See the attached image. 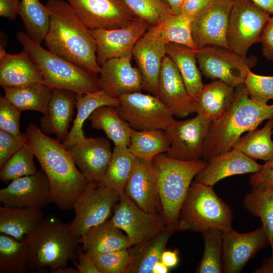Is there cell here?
Instances as JSON below:
<instances>
[{
    "mask_svg": "<svg viewBox=\"0 0 273 273\" xmlns=\"http://www.w3.org/2000/svg\"><path fill=\"white\" fill-rule=\"evenodd\" d=\"M23 143L33 152L49 179L52 203L62 211L72 209L88 181L68 150L57 138L50 137L33 123L23 133Z\"/></svg>",
    "mask_w": 273,
    "mask_h": 273,
    "instance_id": "6da1fadb",
    "label": "cell"
},
{
    "mask_svg": "<svg viewBox=\"0 0 273 273\" xmlns=\"http://www.w3.org/2000/svg\"><path fill=\"white\" fill-rule=\"evenodd\" d=\"M50 24L44 39L48 49L86 70L99 74L97 44L91 30L65 0H48Z\"/></svg>",
    "mask_w": 273,
    "mask_h": 273,
    "instance_id": "7a4b0ae2",
    "label": "cell"
},
{
    "mask_svg": "<svg viewBox=\"0 0 273 273\" xmlns=\"http://www.w3.org/2000/svg\"><path fill=\"white\" fill-rule=\"evenodd\" d=\"M273 117V104L252 100L242 83L235 87L234 100L228 112L212 124L203 143L204 160L207 161L232 150L241 135L251 131L263 121Z\"/></svg>",
    "mask_w": 273,
    "mask_h": 273,
    "instance_id": "3957f363",
    "label": "cell"
},
{
    "mask_svg": "<svg viewBox=\"0 0 273 273\" xmlns=\"http://www.w3.org/2000/svg\"><path fill=\"white\" fill-rule=\"evenodd\" d=\"M28 255V272H51L77 258L79 243L70 223L54 215L44 217L24 238Z\"/></svg>",
    "mask_w": 273,
    "mask_h": 273,
    "instance_id": "277c9868",
    "label": "cell"
},
{
    "mask_svg": "<svg viewBox=\"0 0 273 273\" xmlns=\"http://www.w3.org/2000/svg\"><path fill=\"white\" fill-rule=\"evenodd\" d=\"M16 37L23 49L40 70L44 84L80 95L101 89L98 74L45 49L31 40L23 31L18 32Z\"/></svg>",
    "mask_w": 273,
    "mask_h": 273,
    "instance_id": "5b68a950",
    "label": "cell"
},
{
    "mask_svg": "<svg viewBox=\"0 0 273 273\" xmlns=\"http://www.w3.org/2000/svg\"><path fill=\"white\" fill-rule=\"evenodd\" d=\"M156 177L162 214L168 226L175 228L179 213L195 177L206 161H183L167 156H156L152 161Z\"/></svg>",
    "mask_w": 273,
    "mask_h": 273,
    "instance_id": "8992f818",
    "label": "cell"
},
{
    "mask_svg": "<svg viewBox=\"0 0 273 273\" xmlns=\"http://www.w3.org/2000/svg\"><path fill=\"white\" fill-rule=\"evenodd\" d=\"M233 211L214 191L193 180L181 207L176 230L203 232L215 229L222 233L232 229Z\"/></svg>",
    "mask_w": 273,
    "mask_h": 273,
    "instance_id": "52a82bcc",
    "label": "cell"
},
{
    "mask_svg": "<svg viewBox=\"0 0 273 273\" xmlns=\"http://www.w3.org/2000/svg\"><path fill=\"white\" fill-rule=\"evenodd\" d=\"M196 57L199 69L205 77L234 87L244 83L248 72L257 62L256 56H243L230 48L215 46L198 49Z\"/></svg>",
    "mask_w": 273,
    "mask_h": 273,
    "instance_id": "ba28073f",
    "label": "cell"
},
{
    "mask_svg": "<svg viewBox=\"0 0 273 273\" xmlns=\"http://www.w3.org/2000/svg\"><path fill=\"white\" fill-rule=\"evenodd\" d=\"M120 194L103 184L88 183L74 201V217L70 222L77 240L90 228L104 222L111 216Z\"/></svg>",
    "mask_w": 273,
    "mask_h": 273,
    "instance_id": "9c48e42d",
    "label": "cell"
},
{
    "mask_svg": "<svg viewBox=\"0 0 273 273\" xmlns=\"http://www.w3.org/2000/svg\"><path fill=\"white\" fill-rule=\"evenodd\" d=\"M270 15L249 0H234L227 31L229 48L247 56L252 46L260 42Z\"/></svg>",
    "mask_w": 273,
    "mask_h": 273,
    "instance_id": "30bf717a",
    "label": "cell"
},
{
    "mask_svg": "<svg viewBox=\"0 0 273 273\" xmlns=\"http://www.w3.org/2000/svg\"><path fill=\"white\" fill-rule=\"evenodd\" d=\"M120 105L115 108L118 115L135 130H164L174 120V115L151 94L134 92L119 97Z\"/></svg>",
    "mask_w": 273,
    "mask_h": 273,
    "instance_id": "8fae6325",
    "label": "cell"
},
{
    "mask_svg": "<svg viewBox=\"0 0 273 273\" xmlns=\"http://www.w3.org/2000/svg\"><path fill=\"white\" fill-rule=\"evenodd\" d=\"M113 210L110 221L127 235L131 246L153 238L168 226L162 214L142 209L124 193Z\"/></svg>",
    "mask_w": 273,
    "mask_h": 273,
    "instance_id": "7c38bea8",
    "label": "cell"
},
{
    "mask_svg": "<svg viewBox=\"0 0 273 273\" xmlns=\"http://www.w3.org/2000/svg\"><path fill=\"white\" fill-rule=\"evenodd\" d=\"M212 124L209 118L200 114L184 120L174 119L164 130L170 144L165 154L183 161L201 159L203 143Z\"/></svg>",
    "mask_w": 273,
    "mask_h": 273,
    "instance_id": "4fadbf2b",
    "label": "cell"
},
{
    "mask_svg": "<svg viewBox=\"0 0 273 273\" xmlns=\"http://www.w3.org/2000/svg\"><path fill=\"white\" fill-rule=\"evenodd\" d=\"M234 0H214L194 16L192 35L197 49L210 46L229 48L227 31Z\"/></svg>",
    "mask_w": 273,
    "mask_h": 273,
    "instance_id": "5bb4252c",
    "label": "cell"
},
{
    "mask_svg": "<svg viewBox=\"0 0 273 273\" xmlns=\"http://www.w3.org/2000/svg\"><path fill=\"white\" fill-rule=\"evenodd\" d=\"M90 30L113 29L129 24L135 16L123 0H65Z\"/></svg>",
    "mask_w": 273,
    "mask_h": 273,
    "instance_id": "9a60e30c",
    "label": "cell"
},
{
    "mask_svg": "<svg viewBox=\"0 0 273 273\" xmlns=\"http://www.w3.org/2000/svg\"><path fill=\"white\" fill-rule=\"evenodd\" d=\"M151 26L135 16L129 24L121 28L91 30L97 47L98 64L101 66L110 59L132 56L135 44Z\"/></svg>",
    "mask_w": 273,
    "mask_h": 273,
    "instance_id": "2e32d148",
    "label": "cell"
},
{
    "mask_svg": "<svg viewBox=\"0 0 273 273\" xmlns=\"http://www.w3.org/2000/svg\"><path fill=\"white\" fill-rule=\"evenodd\" d=\"M0 201L7 207L42 209L52 203L49 179L41 169L11 181L0 190Z\"/></svg>",
    "mask_w": 273,
    "mask_h": 273,
    "instance_id": "e0dca14e",
    "label": "cell"
},
{
    "mask_svg": "<svg viewBox=\"0 0 273 273\" xmlns=\"http://www.w3.org/2000/svg\"><path fill=\"white\" fill-rule=\"evenodd\" d=\"M269 246L268 238L262 226L247 233L233 229L223 233V272H241L251 259Z\"/></svg>",
    "mask_w": 273,
    "mask_h": 273,
    "instance_id": "ac0fdd59",
    "label": "cell"
},
{
    "mask_svg": "<svg viewBox=\"0 0 273 273\" xmlns=\"http://www.w3.org/2000/svg\"><path fill=\"white\" fill-rule=\"evenodd\" d=\"M67 150L88 183H103L112 155L107 139L85 137Z\"/></svg>",
    "mask_w": 273,
    "mask_h": 273,
    "instance_id": "d6986e66",
    "label": "cell"
},
{
    "mask_svg": "<svg viewBox=\"0 0 273 273\" xmlns=\"http://www.w3.org/2000/svg\"><path fill=\"white\" fill-rule=\"evenodd\" d=\"M132 55L108 60L101 66L99 76L101 89L112 97L141 92L143 79L138 67H133Z\"/></svg>",
    "mask_w": 273,
    "mask_h": 273,
    "instance_id": "ffe728a7",
    "label": "cell"
},
{
    "mask_svg": "<svg viewBox=\"0 0 273 273\" xmlns=\"http://www.w3.org/2000/svg\"><path fill=\"white\" fill-rule=\"evenodd\" d=\"M156 96L174 116L185 118L192 113V100L177 68L167 55L162 62Z\"/></svg>",
    "mask_w": 273,
    "mask_h": 273,
    "instance_id": "44dd1931",
    "label": "cell"
},
{
    "mask_svg": "<svg viewBox=\"0 0 273 273\" xmlns=\"http://www.w3.org/2000/svg\"><path fill=\"white\" fill-rule=\"evenodd\" d=\"M167 55L166 44L149 29L138 41L132 56L141 72L143 89L156 96L163 60Z\"/></svg>",
    "mask_w": 273,
    "mask_h": 273,
    "instance_id": "7402d4cb",
    "label": "cell"
},
{
    "mask_svg": "<svg viewBox=\"0 0 273 273\" xmlns=\"http://www.w3.org/2000/svg\"><path fill=\"white\" fill-rule=\"evenodd\" d=\"M262 165L235 149L207 161L194 180L213 187L220 180L235 175L253 173L259 171Z\"/></svg>",
    "mask_w": 273,
    "mask_h": 273,
    "instance_id": "603a6c76",
    "label": "cell"
},
{
    "mask_svg": "<svg viewBox=\"0 0 273 273\" xmlns=\"http://www.w3.org/2000/svg\"><path fill=\"white\" fill-rule=\"evenodd\" d=\"M124 193L142 209L162 214L156 177L152 161L136 158L134 169L127 182Z\"/></svg>",
    "mask_w": 273,
    "mask_h": 273,
    "instance_id": "cb8c5ba5",
    "label": "cell"
},
{
    "mask_svg": "<svg viewBox=\"0 0 273 273\" xmlns=\"http://www.w3.org/2000/svg\"><path fill=\"white\" fill-rule=\"evenodd\" d=\"M52 88V95L46 112L39 119L40 125L43 132L55 134L63 143L69 132L77 94L65 89Z\"/></svg>",
    "mask_w": 273,
    "mask_h": 273,
    "instance_id": "d4e9b609",
    "label": "cell"
},
{
    "mask_svg": "<svg viewBox=\"0 0 273 273\" xmlns=\"http://www.w3.org/2000/svg\"><path fill=\"white\" fill-rule=\"evenodd\" d=\"M235 87L214 80L204 84L198 96L192 100V113L209 118L212 124L218 123L229 109L234 98Z\"/></svg>",
    "mask_w": 273,
    "mask_h": 273,
    "instance_id": "484cf974",
    "label": "cell"
},
{
    "mask_svg": "<svg viewBox=\"0 0 273 273\" xmlns=\"http://www.w3.org/2000/svg\"><path fill=\"white\" fill-rule=\"evenodd\" d=\"M78 242L82 244L81 248L90 258L131 246L127 235L110 219L89 229Z\"/></svg>",
    "mask_w": 273,
    "mask_h": 273,
    "instance_id": "4316f807",
    "label": "cell"
},
{
    "mask_svg": "<svg viewBox=\"0 0 273 273\" xmlns=\"http://www.w3.org/2000/svg\"><path fill=\"white\" fill-rule=\"evenodd\" d=\"M43 75L24 50L0 59V85L4 88L43 84Z\"/></svg>",
    "mask_w": 273,
    "mask_h": 273,
    "instance_id": "83f0119b",
    "label": "cell"
},
{
    "mask_svg": "<svg viewBox=\"0 0 273 273\" xmlns=\"http://www.w3.org/2000/svg\"><path fill=\"white\" fill-rule=\"evenodd\" d=\"M120 103L119 98L112 97L102 89L83 95L77 94L76 117L67 139L62 143L63 146L68 149L85 138L83 130V124L96 109L102 106L116 108Z\"/></svg>",
    "mask_w": 273,
    "mask_h": 273,
    "instance_id": "f1b7e54d",
    "label": "cell"
},
{
    "mask_svg": "<svg viewBox=\"0 0 273 273\" xmlns=\"http://www.w3.org/2000/svg\"><path fill=\"white\" fill-rule=\"evenodd\" d=\"M175 231V228L167 226L153 238L129 248L130 260L126 273H152L154 265L160 261L162 253Z\"/></svg>",
    "mask_w": 273,
    "mask_h": 273,
    "instance_id": "f546056e",
    "label": "cell"
},
{
    "mask_svg": "<svg viewBox=\"0 0 273 273\" xmlns=\"http://www.w3.org/2000/svg\"><path fill=\"white\" fill-rule=\"evenodd\" d=\"M44 218L42 209L0 207V233L22 241Z\"/></svg>",
    "mask_w": 273,
    "mask_h": 273,
    "instance_id": "4dcf8cb0",
    "label": "cell"
},
{
    "mask_svg": "<svg viewBox=\"0 0 273 273\" xmlns=\"http://www.w3.org/2000/svg\"><path fill=\"white\" fill-rule=\"evenodd\" d=\"M166 48L167 55L177 68L189 95L192 100L195 99L204 86L197 65V51L173 42L166 43Z\"/></svg>",
    "mask_w": 273,
    "mask_h": 273,
    "instance_id": "1f68e13d",
    "label": "cell"
},
{
    "mask_svg": "<svg viewBox=\"0 0 273 273\" xmlns=\"http://www.w3.org/2000/svg\"><path fill=\"white\" fill-rule=\"evenodd\" d=\"M193 18L181 13H169L158 24L151 26L149 30L165 44L175 43L196 51L198 49L191 31Z\"/></svg>",
    "mask_w": 273,
    "mask_h": 273,
    "instance_id": "d6a6232c",
    "label": "cell"
},
{
    "mask_svg": "<svg viewBox=\"0 0 273 273\" xmlns=\"http://www.w3.org/2000/svg\"><path fill=\"white\" fill-rule=\"evenodd\" d=\"M88 120L93 128L103 130L115 146H129L132 128L118 115L114 107H99Z\"/></svg>",
    "mask_w": 273,
    "mask_h": 273,
    "instance_id": "836d02e7",
    "label": "cell"
},
{
    "mask_svg": "<svg viewBox=\"0 0 273 273\" xmlns=\"http://www.w3.org/2000/svg\"><path fill=\"white\" fill-rule=\"evenodd\" d=\"M4 98L21 112L34 110L43 114L52 95V88L36 83L4 88Z\"/></svg>",
    "mask_w": 273,
    "mask_h": 273,
    "instance_id": "e575fe53",
    "label": "cell"
},
{
    "mask_svg": "<svg viewBox=\"0 0 273 273\" xmlns=\"http://www.w3.org/2000/svg\"><path fill=\"white\" fill-rule=\"evenodd\" d=\"M251 187V190L243 200V204L250 213L260 218L271 247L270 258L273 259V190L262 185Z\"/></svg>",
    "mask_w": 273,
    "mask_h": 273,
    "instance_id": "d590c367",
    "label": "cell"
},
{
    "mask_svg": "<svg viewBox=\"0 0 273 273\" xmlns=\"http://www.w3.org/2000/svg\"><path fill=\"white\" fill-rule=\"evenodd\" d=\"M273 117L261 129H254L241 136L233 147L253 159L267 162L273 159Z\"/></svg>",
    "mask_w": 273,
    "mask_h": 273,
    "instance_id": "8d00e7d4",
    "label": "cell"
},
{
    "mask_svg": "<svg viewBox=\"0 0 273 273\" xmlns=\"http://www.w3.org/2000/svg\"><path fill=\"white\" fill-rule=\"evenodd\" d=\"M170 142L163 129L137 130L132 128L128 150L135 157L152 161L157 155L166 153Z\"/></svg>",
    "mask_w": 273,
    "mask_h": 273,
    "instance_id": "74e56055",
    "label": "cell"
},
{
    "mask_svg": "<svg viewBox=\"0 0 273 273\" xmlns=\"http://www.w3.org/2000/svg\"><path fill=\"white\" fill-rule=\"evenodd\" d=\"M136 160V157L131 153L128 147L115 146L102 184L116 191L120 195L123 194Z\"/></svg>",
    "mask_w": 273,
    "mask_h": 273,
    "instance_id": "f35d334b",
    "label": "cell"
},
{
    "mask_svg": "<svg viewBox=\"0 0 273 273\" xmlns=\"http://www.w3.org/2000/svg\"><path fill=\"white\" fill-rule=\"evenodd\" d=\"M18 15L23 22L27 36L41 44L50 24L49 13L46 5L39 0H20Z\"/></svg>",
    "mask_w": 273,
    "mask_h": 273,
    "instance_id": "ab89813d",
    "label": "cell"
},
{
    "mask_svg": "<svg viewBox=\"0 0 273 273\" xmlns=\"http://www.w3.org/2000/svg\"><path fill=\"white\" fill-rule=\"evenodd\" d=\"M28 251L24 239L19 241L1 233L0 272L24 273L28 272Z\"/></svg>",
    "mask_w": 273,
    "mask_h": 273,
    "instance_id": "60d3db41",
    "label": "cell"
},
{
    "mask_svg": "<svg viewBox=\"0 0 273 273\" xmlns=\"http://www.w3.org/2000/svg\"><path fill=\"white\" fill-rule=\"evenodd\" d=\"M202 233L204 240V252L195 272H223V233L217 229H209Z\"/></svg>",
    "mask_w": 273,
    "mask_h": 273,
    "instance_id": "b9f144b4",
    "label": "cell"
},
{
    "mask_svg": "<svg viewBox=\"0 0 273 273\" xmlns=\"http://www.w3.org/2000/svg\"><path fill=\"white\" fill-rule=\"evenodd\" d=\"M33 152L23 145L0 168L1 181L8 183L24 176L32 175L38 171L34 161Z\"/></svg>",
    "mask_w": 273,
    "mask_h": 273,
    "instance_id": "7bdbcfd3",
    "label": "cell"
},
{
    "mask_svg": "<svg viewBox=\"0 0 273 273\" xmlns=\"http://www.w3.org/2000/svg\"><path fill=\"white\" fill-rule=\"evenodd\" d=\"M123 1L135 16L145 20L152 26L158 24L166 15L172 13L160 0Z\"/></svg>",
    "mask_w": 273,
    "mask_h": 273,
    "instance_id": "ee69618b",
    "label": "cell"
},
{
    "mask_svg": "<svg viewBox=\"0 0 273 273\" xmlns=\"http://www.w3.org/2000/svg\"><path fill=\"white\" fill-rule=\"evenodd\" d=\"M245 88L253 101L261 104H267L273 99V76L255 74L250 70L244 81Z\"/></svg>",
    "mask_w": 273,
    "mask_h": 273,
    "instance_id": "f6af8a7d",
    "label": "cell"
},
{
    "mask_svg": "<svg viewBox=\"0 0 273 273\" xmlns=\"http://www.w3.org/2000/svg\"><path fill=\"white\" fill-rule=\"evenodd\" d=\"M128 249L97 255L91 258L100 273H126L130 260Z\"/></svg>",
    "mask_w": 273,
    "mask_h": 273,
    "instance_id": "bcb514c9",
    "label": "cell"
},
{
    "mask_svg": "<svg viewBox=\"0 0 273 273\" xmlns=\"http://www.w3.org/2000/svg\"><path fill=\"white\" fill-rule=\"evenodd\" d=\"M21 112L15 106L0 97V129L17 136H22L20 131Z\"/></svg>",
    "mask_w": 273,
    "mask_h": 273,
    "instance_id": "7dc6e473",
    "label": "cell"
},
{
    "mask_svg": "<svg viewBox=\"0 0 273 273\" xmlns=\"http://www.w3.org/2000/svg\"><path fill=\"white\" fill-rule=\"evenodd\" d=\"M23 145V134L17 136L0 129V168Z\"/></svg>",
    "mask_w": 273,
    "mask_h": 273,
    "instance_id": "c3c4849f",
    "label": "cell"
},
{
    "mask_svg": "<svg viewBox=\"0 0 273 273\" xmlns=\"http://www.w3.org/2000/svg\"><path fill=\"white\" fill-rule=\"evenodd\" d=\"M250 184L251 186L262 185L273 190V159L265 162L259 171L251 174Z\"/></svg>",
    "mask_w": 273,
    "mask_h": 273,
    "instance_id": "681fc988",
    "label": "cell"
},
{
    "mask_svg": "<svg viewBox=\"0 0 273 273\" xmlns=\"http://www.w3.org/2000/svg\"><path fill=\"white\" fill-rule=\"evenodd\" d=\"M259 42L263 57L268 60L273 61V15L265 25Z\"/></svg>",
    "mask_w": 273,
    "mask_h": 273,
    "instance_id": "f907efd6",
    "label": "cell"
},
{
    "mask_svg": "<svg viewBox=\"0 0 273 273\" xmlns=\"http://www.w3.org/2000/svg\"><path fill=\"white\" fill-rule=\"evenodd\" d=\"M77 261H73L79 273H100L92 258L79 247L77 251Z\"/></svg>",
    "mask_w": 273,
    "mask_h": 273,
    "instance_id": "816d5d0a",
    "label": "cell"
},
{
    "mask_svg": "<svg viewBox=\"0 0 273 273\" xmlns=\"http://www.w3.org/2000/svg\"><path fill=\"white\" fill-rule=\"evenodd\" d=\"M20 0H0V16L13 20L19 14Z\"/></svg>",
    "mask_w": 273,
    "mask_h": 273,
    "instance_id": "f5cc1de1",
    "label": "cell"
},
{
    "mask_svg": "<svg viewBox=\"0 0 273 273\" xmlns=\"http://www.w3.org/2000/svg\"><path fill=\"white\" fill-rule=\"evenodd\" d=\"M214 0H184L181 13L194 17Z\"/></svg>",
    "mask_w": 273,
    "mask_h": 273,
    "instance_id": "db71d44e",
    "label": "cell"
},
{
    "mask_svg": "<svg viewBox=\"0 0 273 273\" xmlns=\"http://www.w3.org/2000/svg\"><path fill=\"white\" fill-rule=\"evenodd\" d=\"M160 260L169 268L175 267L178 262V250L175 249L173 250H164Z\"/></svg>",
    "mask_w": 273,
    "mask_h": 273,
    "instance_id": "11a10c76",
    "label": "cell"
},
{
    "mask_svg": "<svg viewBox=\"0 0 273 273\" xmlns=\"http://www.w3.org/2000/svg\"><path fill=\"white\" fill-rule=\"evenodd\" d=\"M174 14L181 13V7L184 0H160Z\"/></svg>",
    "mask_w": 273,
    "mask_h": 273,
    "instance_id": "9f6ffc18",
    "label": "cell"
},
{
    "mask_svg": "<svg viewBox=\"0 0 273 273\" xmlns=\"http://www.w3.org/2000/svg\"><path fill=\"white\" fill-rule=\"evenodd\" d=\"M257 6L268 13L273 15V0H249Z\"/></svg>",
    "mask_w": 273,
    "mask_h": 273,
    "instance_id": "6f0895ef",
    "label": "cell"
},
{
    "mask_svg": "<svg viewBox=\"0 0 273 273\" xmlns=\"http://www.w3.org/2000/svg\"><path fill=\"white\" fill-rule=\"evenodd\" d=\"M255 273H273V259L266 258L264 259L261 265L256 268Z\"/></svg>",
    "mask_w": 273,
    "mask_h": 273,
    "instance_id": "680465c9",
    "label": "cell"
},
{
    "mask_svg": "<svg viewBox=\"0 0 273 273\" xmlns=\"http://www.w3.org/2000/svg\"><path fill=\"white\" fill-rule=\"evenodd\" d=\"M169 268L161 260L158 261L153 268L152 273H167Z\"/></svg>",
    "mask_w": 273,
    "mask_h": 273,
    "instance_id": "91938a15",
    "label": "cell"
},
{
    "mask_svg": "<svg viewBox=\"0 0 273 273\" xmlns=\"http://www.w3.org/2000/svg\"><path fill=\"white\" fill-rule=\"evenodd\" d=\"M52 273H79L75 267H69L67 265L60 267L54 270Z\"/></svg>",
    "mask_w": 273,
    "mask_h": 273,
    "instance_id": "94428289",
    "label": "cell"
}]
</instances>
